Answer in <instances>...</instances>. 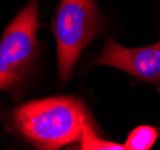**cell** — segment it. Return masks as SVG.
I'll use <instances>...</instances> for the list:
<instances>
[{
	"instance_id": "obj_2",
	"label": "cell",
	"mask_w": 160,
	"mask_h": 150,
	"mask_svg": "<svg viewBox=\"0 0 160 150\" xmlns=\"http://www.w3.org/2000/svg\"><path fill=\"white\" fill-rule=\"evenodd\" d=\"M39 4L30 0L0 39V90L18 91L39 54Z\"/></svg>"
},
{
	"instance_id": "obj_5",
	"label": "cell",
	"mask_w": 160,
	"mask_h": 150,
	"mask_svg": "<svg viewBox=\"0 0 160 150\" xmlns=\"http://www.w3.org/2000/svg\"><path fill=\"white\" fill-rule=\"evenodd\" d=\"M159 131L152 126H138L134 128L124 143L125 150H149L158 138Z\"/></svg>"
},
{
	"instance_id": "obj_3",
	"label": "cell",
	"mask_w": 160,
	"mask_h": 150,
	"mask_svg": "<svg viewBox=\"0 0 160 150\" xmlns=\"http://www.w3.org/2000/svg\"><path fill=\"white\" fill-rule=\"evenodd\" d=\"M58 77L66 82L81 53L98 36L101 19L95 0H62L53 21Z\"/></svg>"
},
{
	"instance_id": "obj_6",
	"label": "cell",
	"mask_w": 160,
	"mask_h": 150,
	"mask_svg": "<svg viewBox=\"0 0 160 150\" xmlns=\"http://www.w3.org/2000/svg\"><path fill=\"white\" fill-rule=\"evenodd\" d=\"M81 144L80 149L83 150H124V144H118V143L108 142L101 139L98 137L95 133V130L93 128L92 121L89 119L84 124L83 130H82V136L80 138Z\"/></svg>"
},
{
	"instance_id": "obj_1",
	"label": "cell",
	"mask_w": 160,
	"mask_h": 150,
	"mask_svg": "<svg viewBox=\"0 0 160 150\" xmlns=\"http://www.w3.org/2000/svg\"><path fill=\"white\" fill-rule=\"evenodd\" d=\"M88 112L80 100L62 96L27 102L11 113L13 127L38 149H60L77 142Z\"/></svg>"
},
{
	"instance_id": "obj_4",
	"label": "cell",
	"mask_w": 160,
	"mask_h": 150,
	"mask_svg": "<svg viewBox=\"0 0 160 150\" xmlns=\"http://www.w3.org/2000/svg\"><path fill=\"white\" fill-rule=\"evenodd\" d=\"M95 65L112 66L140 80L160 83V41L147 47L128 48L108 40Z\"/></svg>"
}]
</instances>
